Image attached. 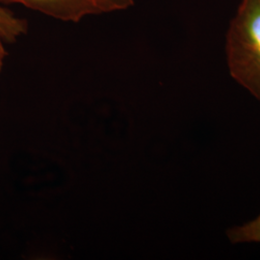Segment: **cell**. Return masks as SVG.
Here are the masks:
<instances>
[{
	"label": "cell",
	"instance_id": "8992f818",
	"mask_svg": "<svg viewBox=\"0 0 260 260\" xmlns=\"http://www.w3.org/2000/svg\"><path fill=\"white\" fill-rule=\"evenodd\" d=\"M4 43H5V41L3 40V38L0 36V73L2 71V68L4 66V62H5V59L7 56V50L4 47Z\"/></svg>",
	"mask_w": 260,
	"mask_h": 260
},
{
	"label": "cell",
	"instance_id": "6da1fadb",
	"mask_svg": "<svg viewBox=\"0 0 260 260\" xmlns=\"http://www.w3.org/2000/svg\"><path fill=\"white\" fill-rule=\"evenodd\" d=\"M233 79L260 101V0H242L226 34Z\"/></svg>",
	"mask_w": 260,
	"mask_h": 260
},
{
	"label": "cell",
	"instance_id": "5b68a950",
	"mask_svg": "<svg viewBox=\"0 0 260 260\" xmlns=\"http://www.w3.org/2000/svg\"><path fill=\"white\" fill-rule=\"evenodd\" d=\"M98 7L103 13L121 11L130 8L134 4V0H94Z\"/></svg>",
	"mask_w": 260,
	"mask_h": 260
},
{
	"label": "cell",
	"instance_id": "277c9868",
	"mask_svg": "<svg viewBox=\"0 0 260 260\" xmlns=\"http://www.w3.org/2000/svg\"><path fill=\"white\" fill-rule=\"evenodd\" d=\"M230 241L239 243H260V215L249 223L232 228L228 232Z\"/></svg>",
	"mask_w": 260,
	"mask_h": 260
},
{
	"label": "cell",
	"instance_id": "3957f363",
	"mask_svg": "<svg viewBox=\"0 0 260 260\" xmlns=\"http://www.w3.org/2000/svg\"><path fill=\"white\" fill-rule=\"evenodd\" d=\"M27 31L28 23L25 19H20L0 5V36L6 43L16 42Z\"/></svg>",
	"mask_w": 260,
	"mask_h": 260
},
{
	"label": "cell",
	"instance_id": "7a4b0ae2",
	"mask_svg": "<svg viewBox=\"0 0 260 260\" xmlns=\"http://www.w3.org/2000/svg\"><path fill=\"white\" fill-rule=\"evenodd\" d=\"M0 2L21 4L63 21L78 22L87 16L102 14L94 0H0Z\"/></svg>",
	"mask_w": 260,
	"mask_h": 260
}]
</instances>
